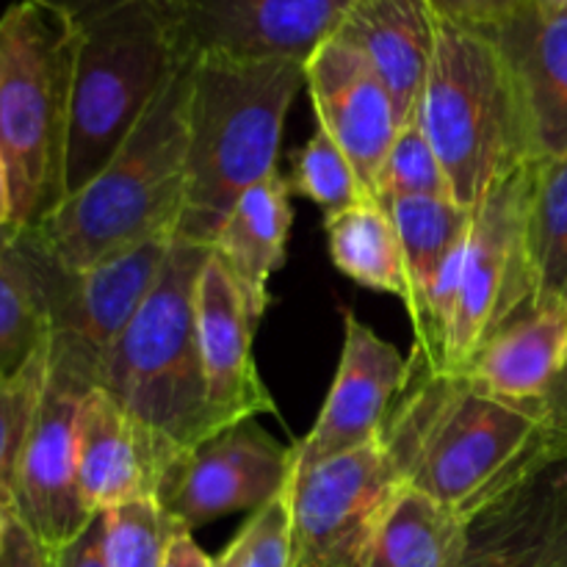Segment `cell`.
Instances as JSON below:
<instances>
[{
	"label": "cell",
	"mask_w": 567,
	"mask_h": 567,
	"mask_svg": "<svg viewBox=\"0 0 567 567\" xmlns=\"http://www.w3.org/2000/svg\"><path fill=\"white\" fill-rule=\"evenodd\" d=\"M0 567H50V551L17 518Z\"/></svg>",
	"instance_id": "obj_34"
},
{
	"label": "cell",
	"mask_w": 567,
	"mask_h": 567,
	"mask_svg": "<svg viewBox=\"0 0 567 567\" xmlns=\"http://www.w3.org/2000/svg\"><path fill=\"white\" fill-rule=\"evenodd\" d=\"M161 567H214V559L197 546L192 532H181L166 548L164 565Z\"/></svg>",
	"instance_id": "obj_35"
},
{
	"label": "cell",
	"mask_w": 567,
	"mask_h": 567,
	"mask_svg": "<svg viewBox=\"0 0 567 567\" xmlns=\"http://www.w3.org/2000/svg\"><path fill=\"white\" fill-rule=\"evenodd\" d=\"M197 55L172 75L86 186L37 227H22L61 266L89 269L155 238H175L186 205L188 97Z\"/></svg>",
	"instance_id": "obj_3"
},
{
	"label": "cell",
	"mask_w": 567,
	"mask_h": 567,
	"mask_svg": "<svg viewBox=\"0 0 567 567\" xmlns=\"http://www.w3.org/2000/svg\"><path fill=\"white\" fill-rule=\"evenodd\" d=\"M14 225V203H11L9 172H6L3 158H0V230Z\"/></svg>",
	"instance_id": "obj_37"
},
{
	"label": "cell",
	"mask_w": 567,
	"mask_h": 567,
	"mask_svg": "<svg viewBox=\"0 0 567 567\" xmlns=\"http://www.w3.org/2000/svg\"><path fill=\"white\" fill-rule=\"evenodd\" d=\"M103 520L109 567H161L169 543L188 532L155 498L120 504L103 513Z\"/></svg>",
	"instance_id": "obj_29"
},
{
	"label": "cell",
	"mask_w": 567,
	"mask_h": 567,
	"mask_svg": "<svg viewBox=\"0 0 567 567\" xmlns=\"http://www.w3.org/2000/svg\"><path fill=\"white\" fill-rule=\"evenodd\" d=\"M402 485L396 460L382 441L293 468L291 567H363Z\"/></svg>",
	"instance_id": "obj_10"
},
{
	"label": "cell",
	"mask_w": 567,
	"mask_h": 567,
	"mask_svg": "<svg viewBox=\"0 0 567 567\" xmlns=\"http://www.w3.org/2000/svg\"><path fill=\"white\" fill-rule=\"evenodd\" d=\"M72 33L66 197L122 147L144 111L197 55L186 0H44Z\"/></svg>",
	"instance_id": "obj_2"
},
{
	"label": "cell",
	"mask_w": 567,
	"mask_h": 567,
	"mask_svg": "<svg viewBox=\"0 0 567 567\" xmlns=\"http://www.w3.org/2000/svg\"><path fill=\"white\" fill-rule=\"evenodd\" d=\"M526 236L535 308L567 305V153L532 166Z\"/></svg>",
	"instance_id": "obj_25"
},
{
	"label": "cell",
	"mask_w": 567,
	"mask_h": 567,
	"mask_svg": "<svg viewBox=\"0 0 567 567\" xmlns=\"http://www.w3.org/2000/svg\"><path fill=\"white\" fill-rule=\"evenodd\" d=\"M305 86L319 127L336 138L374 199L380 166L402 127L388 86L358 50L336 37L308 59Z\"/></svg>",
	"instance_id": "obj_15"
},
{
	"label": "cell",
	"mask_w": 567,
	"mask_h": 567,
	"mask_svg": "<svg viewBox=\"0 0 567 567\" xmlns=\"http://www.w3.org/2000/svg\"><path fill=\"white\" fill-rule=\"evenodd\" d=\"M441 14L432 0H354L336 39L358 50L396 103L399 120L421 111L437 50Z\"/></svg>",
	"instance_id": "obj_20"
},
{
	"label": "cell",
	"mask_w": 567,
	"mask_h": 567,
	"mask_svg": "<svg viewBox=\"0 0 567 567\" xmlns=\"http://www.w3.org/2000/svg\"><path fill=\"white\" fill-rule=\"evenodd\" d=\"M380 441L404 485L474 520L567 460V421L491 396L460 371L408 358Z\"/></svg>",
	"instance_id": "obj_1"
},
{
	"label": "cell",
	"mask_w": 567,
	"mask_h": 567,
	"mask_svg": "<svg viewBox=\"0 0 567 567\" xmlns=\"http://www.w3.org/2000/svg\"><path fill=\"white\" fill-rule=\"evenodd\" d=\"M70 111V28L44 0H17L0 17V158L11 227H37L66 199Z\"/></svg>",
	"instance_id": "obj_7"
},
{
	"label": "cell",
	"mask_w": 567,
	"mask_h": 567,
	"mask_svg": "<svg viewBox=\"0 0 567 567\" xmlns=\"http://www.w3.org/2000/svg\"><path fill=\"white\" fill-rule=\"evenodd\" d=\"M491 33L502 44L526 111L537 161L567 153V14L524 9Z\"/></svg>",
	"instance_id": "obj_21"
},
{
	"label": "cell",
	"mask_w": 567,
	"mask_h": 567,
	"mask_svg": "<svg viewBox=\"0 0 567 567\" xmlns=\"http://www.w3.org/2000/svg\"><path fill=\"white\" fill-rule=\"evenodd\" d=\"M17 518H20V515H17L14 493H11V487L0 485V563H3L6 546H9V537H11V529H14Z\"/></svg>",
	"instance_id": "obj_36"
},
{
	"label": "cell",
	"mask_w": 567,
	"mask_h": 567,
	"mask_svg": "<svg viewBox=\"0 0 567 567\" xmlns=\"http://www.w3.org/2000/svg\"><path fill=\"white\" fill-rule=\"evenodd\" d=\"M352 6L354 0H186V31L197 53L308 64Z\"/></svg>",
	"instance_id": "obj_16"
},
{
	"label": "cell",
	"mask_w": 567,
	"mask_h": 567,
	"mask_svg": "<svg viewBox=\"0 0 567 567\" xmlns=\"http://www.w3.org/2000/svg\"><path fill=\"white\" fill-rule=\"evenodd\" d=\"M399 233L408 275V308L413 321V358L441 369L460 297L471 214L449 197H408L380 203Z\"/></svg>",
	"instance_id": "obj_13"
},
{
	"label": "cell",
	"mask_w": 567,
	"mask_h": 567,
	"mask_svg": "<svg viewBox=\"0 0 567 567\" xmlns=\"http://www.w3.org/2000/svg\"><path fill=\"white\" fill-rule=\"evenodd\" d=\"M94 382L48 352V371L17 460V515L48 551L66 546L94 518L78 491V408Z\"/></svg>",
	"instance_id": "obj_12"
},
{
	"label": "cell",
	"mask_w": 567,
	"mask_h": 567,
	"mask_svg": "<svg viewBox=\"0 0 567 567\" xmlns=\"http://www.w3.org/2000/svg\"><path fill=\"white\" fill-rule=\"evenodd\" d=\"M199 354H203L208 404L219 430L260 415H275L277 404L260 380L252 354L258 327L249 319L247 302L236 280L210 249L194 297Z\"/></svg>",
	"instance_id": "obj_17"
},
{
	"label": "cell",
	"mask_w": 567,
	"mask_h": 567,
	"mask_svg": "<svg viewBox=\"0 0 567 567\" xmlns=\"http://www.w3.org/2000/svg\"><path fill=\"white\" fill-rule=\"evenodd\" d=\"M48 371V347L17 377L0 380V485L11 487Z\"/></svg>",
	"instance_id": "obj_31"
},
{
	"label": "cell",
	"mask_w": 567,
	"mask_h": 567,
	"mask_svg": "<svg viewBox=\"0 0 567 567\" xmlns=\"http://www.w3.org/2000/svg\"><path fill=\"white\" fill-rule=\"evenodd\" d=\"M421 122L463 208L474 210L498 181L537 161L518 78L480 28L441 20Z\"/></svg>",
	"instance_id": "obj_5"
},
{
	"label": "cell",
	"mask_w": 567,
	"mask_h": 567,
	"mask_svg": "<svg viewBox=\"0 0 567 567\" xmlns=\"http://www.w3.org/2000/svg\"><path fill=\"white\" fill-rule=\"evenodd\" d=\"M288 186H291V192L302 194L310 203L319 205L324 210V219L371 199L360 183L358 172H354L352 161L347 158V153L338 147L336 138L324 127H316L308 144H302L291 155Z\"/></svg>",
	"instance_id": "obj_26"
},
{
	"label": "cell",
	"mask_w": 567,
	"mask_h": 567,
	"mask_svg": "<svg viewBox=\"0 0 567 567\" xmlns=\"http://www.w3.org/2000/svg\"><path fill=\"white\" fill-rule=\"evenodd\" d=\"M408 197H452L446 169L432 147L430 136L421 122V111L402 122L385 161L380 166L374 186L377 203L385 199H408Z\"/></svg>",
	"instance_id": "obj_27"
},
{
	"label": "cell",
	"mask_w": 567,
	"mask_h": 567,
	"mask_svg": "<svg viewBox=\"0 0 567 567\" xmlns=\"http://www.w3.org/2000/svg\"><path fill=\"white\" fill-rule=\"evenodd\" d=\"M6 241L48 324V352L97 388L100 363L153 291L175 238H155L89 269L61 266L22 227H6Z\"/></svg>",
	"instance_id": "obj_8"
},
{
	"label": "cell",
	"mask_w": 567,
	"mask_h": 567,
	"mask_svg": "<svg viewBox=\"0 0 567 567\" xmlns=\"http://www.w3.org/2000/svg\"><path fill=\"white\" fill-rule=\"evenodd\" d=\"M404 377L408 358L352 310H343L341 363L313 430L293 443V468H308L380 441Z\"/></svg>",
	"instance_id": "obj_14"
},
{
	"label": "cell",
	"mask_w": 567,
	"mask_h": 567,
	"mask_svg": "<svg viewBox=\"0 0 567 567\" xmlns=\"http://www.w3.org/2000/svg\"><path fill=\"white\" fill-rule=\"evenodd\" d=\"M210 247L172 244L153 291L97 371V388L142 421L172 454L216 435L199 354L194 297Z\"/></svg>",
	"instance_id": "obj_6"
},
{
	"label": "cell",
	"mask_w": 567,
	"mask_h": 567,
	"mask_svg": "<svg viewBox=\"0 0 567 567\" xmlns=\"http://www.w3.org/2000/svg\"><path fill=\"white\" fill-rule=\"evenodd\" d=\"M78 491L92 515L158 496L175 454L133 419L103 388H92L78 408Z\"/></svg>",
	"instance_id": "obj_18"
},
{
	"label": "cell",
	"mask_w": 567,
	"mask_h": 567,
	"mask_svg": "<svg viewBox=\"0 0 567 567\" xmlns=\"http://www.w3.org/2000/svg\"><path fill=\"white\" fill-rule=\"evenodd\" d=\"M532 166L498 181L471 214L460 297L449 332L443 371H460L491 338L524 313L535 310L526 210Z\"/></svg>",
	"instance_id": "obj_9"
},
{
	"label": "cell",
	"mask_w": 567,
	"mask_h": 567,
	"mask_svg": "<svg viewBox=\"0 0 567 567\" xmlns=\"http://www.w3.org/2000/svg\"><path fill=\"white\" fill-rule=\"evenodd\" d=\"M460 567H567V460L476 515Z\"/></svg>",
	"instance_id": "obj_19"
},
{
	"label": "cell",
	"mask_w": 567,
	"mask_h": 567,
	"mask_svg": "<svg viewBox=\"0 0 567 567\" xmlns=\"http://www.w3.org/2000/svg\"><path fill=\"white\" fill-rule=\"evenodd\" d=\"M302 86V61L197 55L188 97L186 205L175 241L214 247L238 197L275 175L288 109Z\"/></svg>",
	"instance_id": "obj_4"
},
{
	"label": "cell",
	"mask_w": 567,
	"mask_h": 567,
	"mask_svg": "<svg viewBox=\"0 0 567 567\" xmlns=\"http://www.w3.org/2000/svg\"><path fill=\"white\" fill-rule=\"evenodd\" d=\"M535 9L543 14H567V0H535Z\"/></svg>",
	"instance_id": "obj_38"
},
{
	"label": "cell",
	"mask_w": 567,
	"mask_h": 567,
	"mask_svg": "<svg viewBox=\"0 0 567 567\" xmlns=\"http://www.w3.org/2000/svg\"><path fill=\"white\" fill-rule=\"evenodd\" d=\"M327 249L338 271L358 286L393 293L404 302L408 275L399 233L388 210L377 199L354 205L343 214L324 219Z\"/></svg>",
	"instance_id": "obj_24"
},
{
	"label": "cell",
	"mask_w": 567,
	"mask_h": 567,
	"mask_svg": "<svg viewBox=\"0 0 567 567\" xmlns=\"http://www.w3.org/2000/svg\"><path fill=\"white\" fill-rule=\"evenodd\" d=\"M293 446L277 443L258 419L238 421L177 454L164 471L155 502L188 532L249 513L288 491Z\"/></svg>",
	"instance_id": "obj_11"
},
{
	"label": "cell",
	"mask_w": 567,
	"mask_h": 567,
	"mask_svg": "<svg viewBox=\"0 0 567 567\" xmlns=\"http://www.w3.org/2000/svg\"><path fill=\"white\" fill-rule=\"evenodd\" d=\"M441 14V20L457 22V25L480 28V31H493L509 17L529 9L535 0H432Z\"/></svg>",
	"instance_id": "obj_32"
},
{
	"label": "cell",
	"mask_w": 567,
	"mask_h": 567,
	"mask_svg": "<svg viewBox=\"0 0 567 567\" xmlns=\"http://www.w3.org/2000/svg\"><path fill=\"white\" fill-rule=\"evenodd\" d=\"M48 347V324L11 260L0 230V380L17 377Z\"/></svg>",
	"instance_id": "obj_28"
},
{
	"label": "cell",
	"mask_w": 567,
	"mask_h": 567,
	"mask_svg": "<svg viewBox=\"0 0 567 567\" xmlns=\"http://www.w3.org/2000/svg\"><path fill=\"white\" fill-rule=\"evenodd\" d=\"M468 524L430 493L402 485L363 567H460L468 548Z\"/></svg>",
	"instance_id": "obj_23"
},
{
	"label": "cell",
	"mask_w": 567,
	"mask_h": 567,
	"mask_svg": "<svg viewBox=\"0 0 567 567\" xmlns=\"http://www.w3.org/2000/svg\"><path fill=\"white\" fill-rule=\"evenodd\" d=\"M214 567H291V504L288 491L255 509Z\"/></svg>",
	"instance_id": "obj_30"
},
{
	"label": "cell",
	"mask_w": 567,
	"mask_h": 567,
	"mask_svg": "<svg viewBox=\"0 0 567 567\" xmlns=\"http://www.w3.org/2000/svg\"><path fill=\"white\" fill-rule=\"evenodd\" d=\"M50 567H109L105 563V520L103 513L89 520L86 529L66 546L50 551Z\"/></svg>",
	"instance_id": "obj_33"
},
{
	"label": "cell",
	"mask_w": 567,
	"mask_h": 567,
	"mask_svg": "<svg viewBox=\"0 0 567 567\" xmlns=\"http://www.w3.org/2000/svg\"><path fill=\"white\" fill-rule=\"evenodd\" d=\"M291 221V186L275 172L238 197L210 247L236 280L255 327L271 305V275L286 264Z\"/></svg>",
	"instance_id": "obj_22"
}]
</instances>
